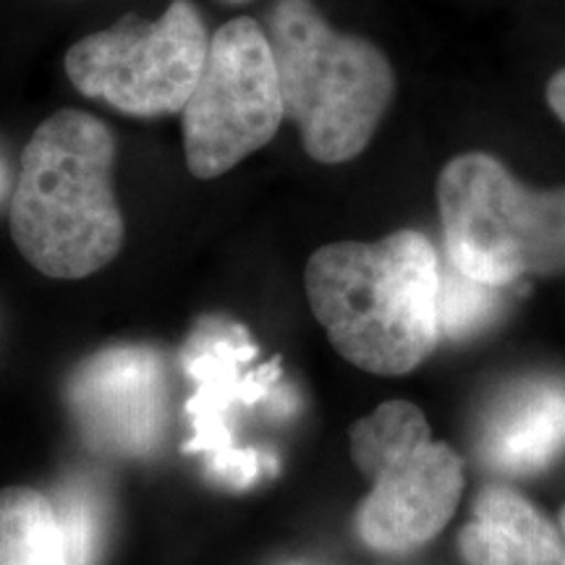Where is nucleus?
<instances>
[{"label": "nucleus", "instance_id": "nucleus-11", "mask_svg": "<svg viewBox=\"0 0 565 565\" xmlns=\"http://www.w3.org/2000/svg\"><path fill=\"white\" fill-rule=\"evenodd\" d=\"M0 565H68L53 500L34 487L0 490Z\"/></svg>", "mask_w": 565, "mask_h": 565}, {"label": "nucleus", "instance_id": "nucleus-10", "mask_svg": "<svg viewBox=\"0 0 565 565\" xmlns=\"http://www.w3.org/2000/svg\"><path fill=\"white\" fill-rule=\"evenodd\" d=\"M469 565H565V536L524 494L487 487L458 534Z\"/></svg>", "mask_w": 565, "mask_h": 565}, {"label": "nucleus", "instance_id": "nucleus-7", "mask_svg": "<svg viewBox=\"0 0 565 565\" xmlns=\"http://www.w3.org/2000/svg\"><path fill=\"white\" fill-rule=\"evenodd\" d=\"M181 118L186 166L202 181L228 173L270 145L286 108L270 40L257 19H231L212 34Z\"/></svg>", "mask_w": 565, "mask_h": 565}, {"label": "nucleus", "instance_id": "nucleus-5", "mask_svg": "<svg viewBox=\"0 0 565 565\" xmlns=\"http://www.w3.org/2000/svg\"><path fill=\"white\" fill-rule=\"evenodd\" d=\"M351 458L372 482L353 524L374 553H412L454 519L463 461L450 445L433 440L419 406L387 401L359 419L351 429Z\"/></svg>", "mask_w": 565, "mask_h": 565}, {"label": "nucleus", "instance_id": "nucleus-12", "mask_svg": "<svg viewBox=\"0 0 565 565\" xmlns=\"http://www.w3.org/2000/svg\"><path fill=\"white\" fill-rule=\"evenodd\" d=\"M500 307V286L475 280L454 265L443 267L440 280V333L466 338L487 324Z\"/></svg>", "mask_w": 565, "mask_h": 565}, {"label": "nucleus", "instance_id": "nucleus-15", "mask_svg": "<svg viewBox=\"0 0 565 565\" xmlns=\"http://www.w3.org/2000/svg\"><path fill=\"white\" fill-rule=\"evenodd\" d=\"M561 532H563V536H565V508L561 511Z\"/></svg>", "mask_w": 565, "mask_h": 565}, {"label": "nucleus", "instance_id": "nucleus-2", "mask_svg": "<svg viewBox=\"0 0 565 565\" xmlns=\"http://www.w3.org/2000/svg\"><path fill=\"white\" fill-rule=\"evenodd\" d=\"M116 137L92 113L45 118L21 152L11 238L47 278L79 280L118 257L126 223L113 189Z\"/></svg>", "mask_w": 565, "mask_h": 565}, {"label": "nucleus", "instance_id": "nucleus-4", "mask_svg": "<svg viewBox=\"0 0 565 565\" xmlns=\"http://www.w3.org/2000/svg\"><path fill=\"white\" fill-rule=\"evenodd\" d=\"M448 263L469 278L508 286L565 270V186L529 189L487 152H463L437 179Z\"/></svg>", "mask_w": 565, "mask_h": 565}, {"label": "nucleus", "instance_id": "nucleus-8", "mask_svg": "<svg viewBox=\"0 0 565 565\" xmlns=\"http://www.w3.org/2000/svg\"><path fill=\"white\" fill-rule=\"evenodd\" d=\"M68 406L95 448L141 456L160 440L166 370L147 345H113L89 356L68 383Z\"/></svg>", "mask_w": 565, "mask_h": 565}, {"label": "nucleus", "instance_id": "nucleus-16", "mask_svg": "<svg viewBox=\"0 0 565 565\" xmlns=\"http://www.w3.org/2000/svg\"><path fill=\"white\" fill-rule=\"evenodd\" d=\"M223 3H246V0H223Z\"/></svg>", "mask_w": 565, "mask_h": 565}, {"label": "nucleus", "instance_id": "nucleus-6", "mask_svg": "<svg viewBox=\"0 0 565 565\" xmlns=\"http://www.w3.org/2000/svg\"><path fill=\"white\" fill-rule=\"evenodd\" d=\"M210 34L194 0H173L147 21L126 13L108 30L68 47L66 76L89 100L134 118L186 108L207 58Z\"/></svg>", "mask_w": 565, "mask_h": 565}, {"label": "nucleus", "instance_id": "nucleus-14", "mask_svg": "<svg viewBox=\"0 0 565 565\" xmlns=\"http://www.w3.org/2000/svg\"><path fill=\"white\" fill-rule=\"evenodd\" d=\"M547 103L550 108L561 121L565 124V68L557 71V74L547 84Z\"/></svg>", "mask_w": 565, "mask_h": 565}, {"label": "nucleus", "instance_id": "nucleus-3", "mask_svg": "<svg viewBox=\"0 0 565 565\" xmlns=\"http://www.w3.org/2000/svg\"><path fill=\"white\" fill-rule=\"evenodd\" d=\"M265 32L286 118L322 166L359 158L395 97V71L377 45L328 24L312 0H275Z\"/></svg>", "mask_w": 565, "mask_h": 565}, {"label": "nucleus", "instance_id": "nucleus-9", "mask_svg": "<svg viewBox=\"0 0 565 565\" xmlns=\"http://www.w3.org/2000/svg\"><path fill=\"white\" fill-rule=\"evenodd\" d=\"M563 450L565 380H524L498 401L484 424L482 454L508 475L545 469Z\"/></svg>", "mask_w": 565, "mask_h": 565}, {"label": "nucleus", "instance_id": "nucleus-13", "mask_svg": "<svg viewBox=\"0 0 565 565\" xmlns=\"http://www.w3.org/2000/svg\"><path fill=\"white\" fill-rule=\"evenodd\" d=\"M58 513L68 565H97L103 547V511L97 498L82 487H71L53 500Z\"/></svg>", "mask_w": 565, "mask_h": 565}, {"label": "nucleus", "instance_id": "nucleus-1", "mask_svg": "<svg viewBox=\"0 0 565 565\" xmlns=\"http://www.w3.org/2000/svg\"><path fill=\"white\" fill-rule=\"evenodd\" d=\"M437 249L419 231L380 242L328 244L303 270L309 307L345 362L372 374H406L440 341Z\"/></svg>", "mask_w": 565, "mask_h": 565}]
</instances>
